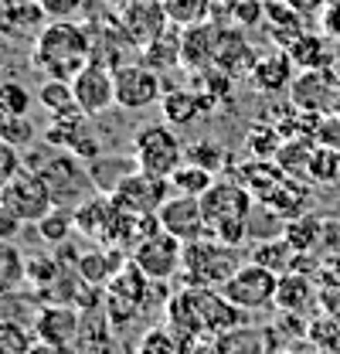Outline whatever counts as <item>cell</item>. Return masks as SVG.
<instances>
[{"label":"cell","mask_w":340,"mask_h":354,"mask_svg":"<svg viewBox=\"0 0 340 354\" xmlns=\"http://www.w3.org/2000/svg\"><path fill=\"white\" fill-rule=\"evenodd\" d=\"M191 348H194V337L180 334L173 324H160L140 337L136 354H191Z\"/></svg>","instance_id":"83f0119b"},{"label":"cell","mask_w":340,"mask_h":354,"mask_svg":"<svg viewBox=\"0 0 340 354\" xmlns=\"http://www.w3.org/2000/svg\"><path fill=\"white\" fill-rule=\"evenodd\" d=\"M242 266L238 245L221 242L218 235H201L194 242H184V256H180V283L187 286H214L221 290L232 272Z\"/></svg>","instance_id":"277c9868"},{"label":"cell","mask_w":340,"mask_h":354,"mask_svg":"<svg viewBox=\"0 0 340 354\" xmlns=\"http://www.w3.org/2000/svg\"><path fill=\"white\" fill-rule=\"evenodd\" d=\"M38 225V235H41L48 245H62L72 232H75V208H65V205H55L44 218L35 221Z\"/></svg>","instance_id":"e575fe53"},{"label":"cell","mask_w":340,"mask_h":354,"mask_svg":"<svg viewBox=\"0 0 340 354\" xmlns=\"http://www.w3.org/2000/svg\"><path fill=\"white\" fill-rule=\"evenodd\" d=\"M0 201L24 221H38L55 208V198H51L44 177L35 167H21V174L0 191Z\"/></svg>","instance_id":"4fadbf2b"},{"label":"cell","mask_w":340,"mask_h":354,"mask_svg":"<svg viewBox=\"0 0 340 354\" xmlns=\"http://www.w3.org/2000/svg\"><path fill=\"white\" fill-rule=\"evenodd\" d=\"M21 167H24V160H21V150L0 140V191H3V187H7L14 177L21 174Z\"/></svg>","instance_id":"bcb514c9"},{"label":"cell","mask_w":340,"mask_h":354,"mask_svg":"<svg viewBox=\"0 0 340 354\" xmlns=\"http://www.w3.org/2000/svg\"><path fill=\"white\" fill-rule=\"evenodd\" d=\"M116 218H120L116 201L106 191H95L88 201H82L75 208V232L82 239H88V242H95V245H113Z\"/></svg>","instance_id":"e0dca14e"},{"label":"cell","mask_w":340,"mask_h":354,"mask_svg":"<svg viewBox=\"0 0 340 354\" xmlns=\"http://www.w3.org/2000/svg\"><path fill=\"white\" fill-rule=\"evenodd\" d=\"M92 62V38L88 28L65 21H48L38 38L31 41V68L41 72L44 79H65L72 82L85 65Z\"/></svg>","instance_id":"7a4b0ae2"},{"label":"cell","mask_w":340,"mask_h":354,"mask_svg":"<svg viewBox=\"0 0 340 354\" xmlns=\"http://www.w3.org/2000/svg\"><path fill=\"white\" fill-rule=\"evenodd\" d=\"M31 88L21 79H0V113L3 116H28L31 113Z\"/></svg>","instance_id":"ab89813d"},{"label":"cell","mask_w":340,"mask_h":354,"mask_svg":"<svg viewBox=\"0 0 340 354\" xmlns=\"http://www.w3.org/2000/svg\"><path fill=\"white\" fill-rule=\"evenodd\" d=\"M272 354H299V351H296V348H293V344H286V348H276V351H272Z\"/></svg>","instance_id":"9f6ffc18"},{"label":"cell","mask_w":340,"mask_h":354,"mask_svg":"<svg viewBox=\"0 0 340 354\" xmlns=\"http://www.w3.org/2000/svg\"><path fill=\"white\" fill-rule=\"evenodd\" d=\"M21 225H24V218H17V215L0 201V239H3V242H14L17 232H21Z\"/></svg>","instance_id":"681fc988"},{"label":"cell","mask_w":340,"mask_h":354,"mask_svg":"<svg viewBox=\"0 0 340 354\" xmlns=\"http://www.w3.org/2000/svg\"><path fill=\"white\" fill-rule=\"evenodd\" d=\"M164 7L173 28H194V24L211 21L214 0H164Z\"/></svg>","instance_id":"8d00e7d4"},{"label":"cell","mask_w":340,"mask_h":354,"mask_svg":"<svg viewBox=\"0 0 340 354\" xmlns=\"http://www.w3.org/2000/svg\"><path fill=\"white\" fill-rule=\"evenodd\" d=\"M140 58H143V65H150V68L160 72V75H164L167 68H173V65L180 68V28L170 24L160 38L143 44V48H140Z\"/></svg>","instance_id":"f1b7e54d"},{"label":"cell","mask_w":340,"mask_h":354,"mask_svg":"<svg viewBox=\"0 0 340 354\" xmlns=\"http://www.w3.org/2000/svg\"><path fill=\"white\" fill-rule=\"evenodd\" d=\"M317 354H340V344H327V348H317Z\"/></svg>","instance_id":"db71d44e"},{"label":"cell","mask_w":340,"mask_h":354,"mask_svg":"<svg viewBox=\"0 0 340 354\" xmlns=\"http://www.w3.org/2000/svg\"><path fill=\"white\" fill-rule=\"evenodd\" d=\"M102 3H109V7H116V10H120V7H126V3H133V0H102Z\"/></svg>","instance_id":"11a10c76"},{"label":"cell","mask_w":340,"mask_h":354,"mask_svg":"<svg viewBox=\"0 0 340 354\" xmlns=\"http://www.w3.org/2000/svg\"><path fill=\"white\" fill-rule=\"evenodd\" d=\"M35 136H38V127H35L28 116H7V120H3V130H0V140H3V143L24 150V147L35 143Z\"/></svg>","instance_id":"ee69618b"},{"label":"cell","mask_w":340,"mask_h":354,"mask_svg":"<svg viewBox=\"0 0 340 354\" xmlns=\"http://www.w3.org/2000/svg\"><path fill=\"white\" fill-rule=\"evenodd\" d=\"M218 348L221 354H272L276 351V341H272V330L269 327H235L228 334L218 337Z\"/></svg>","instance_id":"484cf974"},{"label":"cell","mask_w":340,"mask_h":354,"mask_svg":"<svg viewBox=\"0 0 340 354\" xmlns=\"http://www.w3.org/2000/svg\"><path fill=\"white\" fill-rule=\"evenodd\" d=\"M286 3H290L293 10H299L303 17H310V21H313V17H320V14H323V7H327L330 0H286Z\"/></svg>","instance_id":"f907efd6"},{"label":"cell","mask_w":340,"mask_h":354,"mask_svg":"<svg viewBox=\"0 0 340 354\" xmlns=\"http://www.w3.org/2000/svg\"><path fill=\"white\" fill-rule=\"evenodd\" d=\"M283 143H286V136L279 133L276 123H258L245 136V150H249V157H255V160H276L279 150H283Z\"/></svg>","instance_id":"1f68e13d"},{"label":"cell","mask_w":340,"mask_h":354,"mask_svg":"<svg viewBox=\"0 0 340 354\" xmlns=\"http://www.w3.org/2000/svg\"><path fill=\"white\" fill-rule=\"evenodd\" d=\"M218 174L211 171H205L201 164H191V160H184L173 174H170V187L177 191V194H194V198H201L208 187H211Z\"/></svg>","instance_id":"836d02e7"},{"label":"cell","mask_w":340,"mask_h":354,"mask_svg":"<svg viewBox=\"0 0 340 354\" xmlns=\"http://www.w3.org/2000/svg\"><path fill=\"white\" fill-rule=\"evenodd\" d=\"M191 354H221L218 337H198V341H194V348H191Z\"/></svg>","instance_id":"816d5d0a"},{"label":"cell","mask_w":340,"mask_h":354,"mask_svg":"<svg viewBox=\"0 0 340 354\" xmlns=\"http://www.w3.org/2000/svg\"><path fill=\"white\" fill-rule=\"evenodd\" d=\"M255 62H258V51H255V44L245 28H221V31H218L214 68L228 72L232 79H249Z\"/></svg>","instance_id":"d6986e66"},{"label":"cell","mask_w":340,"mask_h":354,"mask_svg":"<svg viewBox=\"0 0 340 354\" xmlns=\"http://www.w3.org/2000/svg\"><path fill=\"white\" fill-rule=\"evenodd\" d=\"M160 113H164V120L170 127L187 130V127H194L201 120V113H208V106H205L201 92L194 86H177L160 95Z\"/></svg>","instance_id":"cb8c5ba5"},{"label":"cell","mask_w":340,"mask_h":354,"mask_svg":"<svg viewBox=\"0 0 340 354\" xmlns=\"http://www.w3.org/2000/svg\"><path fill=\"white\" fill-rule=\"evenodd\" d=\"M218 24L205 21V24H194V28H180V68L187 75L194 72H205L214 65V48H218Z\"/></svg>","instance_id":"44dd1931"},{"label":"cell","mask_w":340,"mask_h":354,"mask_svg":"<svg viewBox=\"0 0 340 354\" xmlns=\"http://www.w3.org/2000/svg\"><path fill=\"white\" fill-rule=\"evenodd\" d=\"M41 10L48 14V21H65V17H75L85 7V0H38Z\"/></svg>","instance_id":"7dc6e473"},{"label":"cell","mask_w":340,"mask_h":354,"mask_svg":"<svg viewBox=\"0 0 340 354\" xmlns=\"http://www.w3.org/2000/svg\"><path fill=\"white\" fill-rule=\"evenodd\" d=\"M116 14H120V24H123V31L129 35V41L136 44V51L143 44H150L153 38H160L170 28L164 0H133L126 7H120Z\"/></svg>","instance_id":"2e32d148"},{"label":"cell","mask_w":340,"mask_h":354,"mask_svg":"<svg viewBox=\"0 0 340 354\" xmlns=\"http://www.w3.org/2000/svg\"><path fill=\"white\" fill-rule=\"evenodd\" d=\"M296 72L299 68H296V62L290 58V51L286 48H272L269 55H258V62L252 65V72H249L245 82L258 95H283V92H290Z\"/></svg>","instance_id":"ac0fdd59"},{"label":"cell","mask_w":340,"mask_h":354,"mask_svg":"<svg viewBox=\"0 0 340 354\" xmlns=\"http://www.w3.org/2000/svg\"><path fill=\"white\" fill-rule=\"evenodd\" d=\"M262 3H269V0H262Z\"/></svg>","instance_id":"6f0895ef"},{"label":"cell","mask_w":340,"mask_h":354,"mask_svg":"<svg viewBox=\"0 0 340 354\" xmlns=\"http://www.w3.org/2000/svg\"><path fill=\"white\" fill-rule=\"evenodd\" d=\"M313 304V286H310V279L296 272V269H290V272H283L279 276V290H276V307L286 310V313H306V307Z\"/></svg>","instance_id":"4dcf8cb0"},{"label":"cell","mask_w":340,"mask_h":354,"mask_svg":"<svg viewBox=\"0 0 340 354\" xmlns=\"http://www.w3.org/2000/svg\"><path fill=\"white\" fill-rule=\"evenodd\" d=\"M276 290H279V272H272L269 266L255 259L242 263L232 272V279L221 286V293L245 313H262L276 307Z\"/></svg>","instance_id":"52a82bcc"},{"label":"cell","mask_w":340,"mask_h":354,"mask_svg":"<svg viewBox=\"0 0 340 354\" xmlns=\"http://www.w3.org/2000/svg\"><path fill=\"white\" fill-rule=\"evenodd\" d=\"M238 79H232L228 72H221V68H205V72H194L191 75V86L201 92V99H205V106H208V113L214 109H228L232 106V86H235Z\"/></svg>","instance_id":"4316f807"},{"label":"cell","mask_w":340,"mask_h":354,"mask_svg":"<svg viewBox=\"0 0 340 354\" xmlns=\"http://www.w3.org/2000/svg\"><path fill=\"white\" fill-rule=\"evenodd\" d=\"M249 320L245 310H238L221 290L214 286H180L167 300V324H173L187 337H221Z\"/></svg>","instance_id":"6da1fadb"},{"label":"cell","mask_w":340,"mask_h":354,"mask_svg":"<svg viewBox=\"0 0 340 354\" xmlns=\"http://www.w3.org/2000/svg\"><path fill=\"white\" fill-rule=\"evenodd\" d=\"M72 88L85 116H102L116 106V79H113V68L102 62H88L72 79Z\"/></svg>","instance_id":"5bb4252c"},{"label":"cell","mask_w":340,"mask_h":354,"mask_svg":"<svg viewBox=\"0 0 340 354\" xmlns=\"http://www.w3.org/2000/svg\"><path fill=\"white\" fill-rule=\"evenodd\" d=\"M310 31V17L293 10L286 0H269L265 3V35L276 48H290Z\"/></svg>","instance_id":"603a6c76"},{"label":"cell","mask_w":340,"mask_h":354,"mask_svg":"<svg viewBox=\"0 0 340 354\" xmlns=\"http://www.w3.org/2000/svg\"><path fill=\"white\" fill-rule=\"evenodd\" d=\"M320 218L317 215H296V218H286V225H283V235L290 239V245L296 249V252H310L317 242H320Z\"/></svg>","instance_id":"f35d334b"},{"label":"cell","mask_w":340,"mask_h":354,"mask_svg":"<svg viewBox=\"0 0 340 354\" xmlns=\"http://www.w3.org/2000/svg\"><path fill=\"white\" fill-rule=\"evenodd\" d=\"M180 256H184V242L164 228H157L153 235H147L140 245L129 249V259L153 283H167L173 276H180Z\"/></svg>","instance_id":"7c38bea8"},{"label":"cell","mask_w":340,"mask_h":354,"mask_svg":"<svg viewBox=\"0 0 340 354\" xmlns=\"http://www.w3.org/2000/svg\"><path fill=\"white\" fill-rule=\"evenodd\" d=\"M35 171L44 177L55 205H65V208H79L82 201H88L99 191V184L92 177V167L85 160H79L75 153H65V150L41 157V164Z\"/></svg>","instance_id":"5b68a950"},{"label":"cell","mask_w":340,"mask_h":354,"mask_svg":"<svg viewBox=\"0 0 340 354\" xmlns=\"http://www.w3.org/2000/svg\"><path fill=\"white\" fill-rule=\"evenodd\" d=\"M44 143L55 150L75 153L85 164L102 157V143H99V133L92 130V116H85L82 109L65 113V116H51V123L44 127Z\"/></svg>","instance_id":"ba28073f"},{"label":"cell","mask_w":340,"mask_h":354,"mask_svg":"<svg viewBox=\"0 0 340 354\" xmlns=\"http://www.w3.org/2000/svg\"><path fill=\"white\" fill-rule=\"evenodd\" d=\"M48 24V14L41 10L38 0H24V3H7L0 0V38H38Z\"/></svg>","instance_id":"7402d4cb"},{"label":"cell","mask_w":340,"mask_h":354,"mask_svg":"<svg viewBox=\"0 0 340 354\" xmlns=\"http://www.w3.org/2000/svg\"><path fill=\"white\" fill-rule=\"evenodd\" d=\"M65 266L58 263V256H28L24 259V279L38 286V293H44L58 276H62Z\"/></svg>","instance_id":"60d3db41"},{"label":"cell","mask_w":340,"mask_h":354,"mask_svg":"<svg viewBox=\"0 0 340 354\" xmlns=\"http://www.w3.org/2000/svg\"><path fill=\"white\" fill-rule=\"evenodd\" d=\"M35 334L44 344L68 348L82 334L79 307H72V304H41V310L35 313Z\"/></svg>","instance_id":"ffe728a7"},{"label":"cell","mask_w":340,"mask_h":354,"mask_svg":"<svg viewBox=\"0 0 340 354\" xmlns=\"http://www.w3.org/2000/svg\"><path fill=\"white\" fill-rule=\"evenodd\" d=\"M21 279H24V259H21V252L10 242L0 239V297H7L10 290H17Z\"/></svg>","instance_id":"b9f144b4"},{"label":"cell","mask_w":340,"mask_h":354,"mask_svg":"<svg viewBox=\"0 0 340 354\" xmlns=\"http://www.w3.org/2000/svg\"><path fill=\"white\" fill-rule=\"evenodd\" d=\"M28 354H68V348H55V344H44V341H35Z\"/></svg>","instance_id":"f5cc1de1"},{"label":"cell","mask_w":340,"mask_h":354,"mask_svg":"<svg viewBox=\"0 0 340 354\" xmlns=\"http://www.w3.org/2000/svg\"><path fill=\"white\" fill-rule=\"evenodd\" d=\"M201 205H205V218H208V232L218 235L221 242L228 245H245L252 235H249V221H252L255 201L252 191L242 184V180H228V177H218L211 187L201 194Z\"/></svg>","instance_id":"3957f363"},{"label":"cell","mask_w":340,"mask_h":354,"mask_svg":"<svg viewBox=\"0 0 340 354\" xmlns=\"http://www.w3.org/2000/svg\"><path fill=\"white\" fill-rule=\"evenodd\" d=\"M113 79H116V106L126 113H140V109L160 102V95H164V75L143 62L116 65Z\"/></svg>","instance_id":"30bf717a"},{"label":"cell","mask_w":340,"mask_h":354,"mask_svg":"<svg viewBox=\"0 0 340 354\" xmlns=\"http://www.w3.org/2000/svg\"><path fill=\"white\" fill-rule=\"evenodd\" d=\"M38 102L51 116H65V113H75L79 102H75V88L65 79H44L41 88H38Z\"/></svg>","instance_id":"d6a6232c"},{"label":"cell","mask_w":340,"mask_h":354,"mask_svg":"<svg viewBox=\"0 0 340 354\" xmlns=\"http://www.w3.org/2000/svg\"><path fill=\"white\" fill-rule=\"evenodd\" d=\"M133 157H136L140 171L170 180V174L184 164V143L177 136V127H170L167 120L164 123H143L133 133Z\"/></svg>","instance_id":"8992f818"},{"label":"cell","mask_w":340,"mask_h":354,"mask_svg":"<svg viewBox=\"0 0 340 354\" xmlns=\"http://www.w3.org/2000/svg\"><path fill=\"white\" fill-rule=\"evenodd\" d=\"M340 174V160L337 150H327V147H313V157H310V167H306V177L313 180H334Z\"/></svg>","instance_id":"f6af8a7d"},{"label":"cell","mask_w":340,"mask_h":354,"mask_svg":"<svg viewBox=\"0 0 340 354\" xmlns=\"http://www.w3.org/2000/svg\"><path fill=\"white\" fill-rule=\"evenodd\" d=\"M320 24H323V35H327V38L340 41V0H330V3L323 7Z\"/></svg>","instance_id":"c3c4849f"},{"label":"cell","mask_w":340,"mask_h":354,"mask_svg":"<svg viewBox=\"0 0 340 354\" xmlns=\"http://www.w3.org/2000/svg\"><path fill=\"white\" fill-rule=\"evenodd\" d=\"M252 259L262 266H269L272 272H290L293 269V259H296V249L290 245V239L286 235H279V239H272V242H258L252 249Z\"/></svg>","instance_id":"d590c367"},{"label":"cell","mask_w":340,"mask_h":354,"mask_svg":"<svg viewBox=\"0 0 340 354\" xmlns=\"http://www.w3.org/2000/svg\"><path fill=\"white\" fill-rule=\"evenodd\" d=\"M330 38L327 35H313V31H306L299 41H293L286 51H290V58L296 62L299 72H306V68H334V55H330Z\"/></svg>","instance_id":"f546056e"},{"label":"cell","mask_w":340,"mask_h":354,"mask_svg":"<svg viewBox=\"0 0 340 354\" xmlns=\"http://www.w3.org/2000/svg\"><path fill=\"white\" fill-rule=\"evenodd\" d=\"M31 334L17 320H0V354H28L31 351Z\"/></svg>","instance_id":"7bdbcfd3"},{"label":"cell","mask_w":340,"mask_h":354,"mask_svg":"<svg viewBox=\"0 0 340 354\" xmlns=\"http://www.w3.org/2000/svg\"><path fill=\"white\" fill-rule=\"evenodd\" d=\"M290 102L296 109H303V113H313V116L337 113L340 72H334V68H306V72H296V79L290 86Z\"/></svg>","instance_id":"8fae6325"},{"label":"cell","mask_w":340,"mask_h":354,"mask_svg":"<svg viewBox=\"0 0 340 354\" xmlns=\"http://www.w3.org/2000/svg\"><path fill=\"white\" fill-rule=\"evenodd\" d=\"M157 218H160V228L170 232V235H177L180 242H194V239L208 235L205 205L194 194H177L173 191L167 201H164V208L157 212Z\"/></svg>","instance_id":"9a60e30c"},{"label":"cell","mask_w":340,"mask_h":354,"mask_svg":"<svg viewBox=\"0 0 340 354\" xmlns=\"http://www.w3.org/2000/svg\"><path fill=\"white\" fill-rule=\"evenodd\" d=\"M184 160L201 164L205 171L218 174V171L228 164V150H225L214 136H201V140H194V143H187V147H184Z\"/></svg>","instance_id":"74e56055"},{"label":"cell","mask_w":340,"mask_h":354,"mask_svg":"<svg viewBox=\"0 0 340 354\" xmlns=\"http://www.w3.org/2000/svg\"><path fill=\"white\" fill-rule=\"evenodd\" d=\"M170 194H173V187H170L167 177H153V174H147V171H140V167L129 171L109 191V198L116 201V208H123L129 215H157Z\"/></svg>","instance_id":"9c48e42d"},{"label":"cell","mask_w":340,"mask_h":354,"mask_svg":"<svg viewBox=\"0 0 340 354\" xmlns=\"http://www.w3.org/2000/svg\"><path fill=\"white\" fill-rule=\"evenodd\" d=\"M129 256H123L116 245H92V252H82L79 256V276H82L85 283H92V286H106L123 266H126Z\"/></svg>","instance_id":"d4e9b609"}]
</instances>
